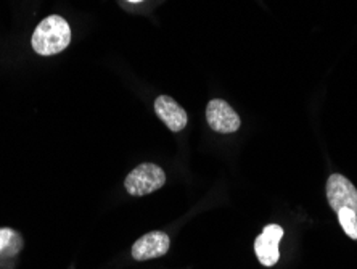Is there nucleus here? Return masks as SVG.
<instances>
[{
    "label": "nucleus",
    "instance_id": "f257e3e1",
    "mask_svg": "<svg viewBox=\"0 0 357 269\" xmlns=\"http://www.w3.org/2000/svg\"><path fill=\"white\" fill-rule=\"evenodd\" d=\"M70 24L59 15H52V17L42 20L33 34V49L44 57L60 54L70 45Z\"/></svg>",
    "mask_w": 357,
    "mask_h": 269
},
{
    "label": "nucleus",
    "instance_id": "f03ea898",
    "mask_svg": "<svg viewBox=\"0 0 357 269\" xmlns=\"http://www.w3.org/2000/svg\"><path fill=\"white\" fill-rule=\"evenodd\" d=\"M166 184V173L158 165L144 163L128 174L124 181V187L130 195L144 197L146 194L158 191Z\"/></svg>",
    "mask_w": 357,
    "mask_h": 269
},
{
    "label": "nucleus",
    "instance_id": "7ed1b4c3",
    "mask_svg": "<svg viewBox=\"0 0 357 269\" xmlns=\"http://www.w3.org/2000/svg\"><path fill=\"white\" fill-rule=\"evenodd\" d=\"M327 200L333 212L351 208L357 212V189L343 174H332L327 181Z\"/></svg>",
    "mask_w": 357,
    "mask_h": 269
},
{
    "label": "nucleus",
    "instance_id": "20e7f679",
    "mask_svg": "<svg viewBox=\"0 0 357 269\" xmlns=\"http://www.w3.org/2000/svg\"><path fill=\"white\" fill-rule=\"evenodd\" d=\"M206 119L211 129L220 134H232L238 131L241 121L237 112L225 102V100L214 99L206 107Z\"/></svg>",
    "mask_w": 357,
    "mask_h": 269
},
{
    "label": "nucleus",
    "instance_id": "39448f33",
    "mask_svg": "<svg viewBox=\"0 0 357 269\" xmlns=\"http://www.w3.org/2000/svg\"><path fill=\"white\" fill-rule=\"evenodd\" d=\"M283 237V229L278 224H269L266 226L264 231L261 232L259 237L255 240V252L261 265L264 266H274L280 258V252H278V244H280Z\"/></svg>",
    "mask_w": 357,
    "mask_h": 269
},
{
    "label": "nucleus",
    "instance_id": "423d86ee",
    "mask_svg": "<svg viewBox=\"0 0 357 269\" xmlns=\"http://www.w3.org/2000/svg\"><path fill=\"white\" fill-rule=\"evenodd\" d=\"M169 237L165 232L161 231H153L150 234H145L144 237L135 242L132 245V256L134 260L137 261H146L153 260V258H158L166 255L167 250H169Z\"/></svg>",
    "mask_w": 357,
    "mask_h": 269
},
{
    "label": "nucleus",
    "instance_id": "0eeeda50",
    "mask_svg": "<svg viewBox=\"0 0 357 269\" xmlns=\"http://www.w3.org/2000/svg\"><path fill=\"white\" fill-rule=\"evenodd\" d=\"M155 112L162 123L174 133H178L187 126L188 118L185 110L169 96H161L155 100Z\"/></svg>",
    "mask_w": 357,
    "mask_h": 269
},
{
    "label": "nucleus",
    "instance_id": "6e6552de",
    "mask_svg": "<svg viewBox=\"0 0 357 269\" xmlns=\"http://www.w3.org/2000/svg\"><path fill=\"white\" fill-rule=\"evenodd\" d=\"M21 245H23V242H21L17 232L8 228L0 229V256L17 255L21 249Z\"/></svg>",
    "mask_w": 357,
    "mask_h": 269
},
{
    "label": "nucleus",
    "instance_id": "1a4fd4ad",
    "mask_svg": "<svg viewBox=\"0 0 357 269\" xmlns=\"http://www.w3.org/2000/svg\"><path fill=\"white\" fill-rule=\"evenodd\" d=\"M338 213V221L346 235L353 240H357V212L351 208H341Z\"/></svg>",
    "mask_w": 357,
    "mask_h": 269
},
{
    "label": "nucleus",
    "instance_id": "9d476101",
    "mask_svg": "<svg viewBox=\"0 0 357 269\" xmlns=\"http://www.w3.org/2000/svg\"><path fill=\"white\" fill-rule=\"evenodd\" d=\"M129 2H132V3H137V2H142V0H129Z\"/></svg>",
    "mask_w": 357,
    "mask_h": 269
}]
</instances>
